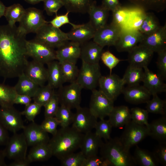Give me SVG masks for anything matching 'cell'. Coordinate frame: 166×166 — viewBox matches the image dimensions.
<instances>
[{"mask_svg": "<svg viewBox=\"0 0 166 166\" xmlns=\"http://www.w3.org/2000/svg\"><path fill=\"white\" fill-rule=\"evenodd\" d=\"M60 64L65 83H71L76 81L79 71L76 64L68 61Z\"/></svg>", "mask_w": 166, "mask_h": 166, "instance_id": "obj_42", "label": "cell"}, {"mask_svg": "<svg viewBox=\"0 0 166 166\" xmlns=\"http://www.w3.org/2000/svg\"><path fill=\"white\" fill-rule=\"evenodd\" d=\"M142 36L138 30L123 29L114 46L118 52H128L137 45Z\"/></svg>", "mask_w": 166, "mask_h": 166, "instance_id": "obj_17", "label": "cell"}, {"mask_svg": "<svg viewBox=\"0 0 166 166\" xmlns=\"http://www.w3.org/2000/svg\"><path fill=\"white\" fill-rule=\"evenodd\" d=\"M74 113L69 108L63 105H60L55 115V117L59 123L61 127L69 126L72 123Z\"/></svg>", "mask_w": 166, "mask_h": 166, "instance_id": "obj_44", "label": "cell"}, {"mask_svg": "<svg viewBox=\"0 0 166 166\" xmlns=\"http://www.w3.org/2000/svg\"><path fill=\"white\" fill-rule=\"evenodd\" d=\"M122 93L127 102L134 104L146 103L152 95L144 85L140 84L124 87Z\"/></svg>", "mask_w": 166, "mask_h": 166, "instance_id": "obj_21", "label": "cell"}, {"mask_svg": "<svg viewBox=\"0 0 166 166\" xmlns=\"http://www.w3.org/2000/svg\"><path fill=\"white\" fill-rule=\"evenodd\" d=\"M5 157L4 154L3 150H0V166H6L5 161Z\"/></svg>", "mask_w": 166, "mask_h": 166, "instance_id": "obj_62", "label": "cell"}, {"mask_svg": "<svg viewBox=\"0 0 166 166\" xmlns=\"http://www.w3.org/2000/svg\"><path fill=\"white\" fill-rule=\"evenodd\" d=\"M25 11L22 6L19 3L14 4L6 7L4 16L8 22V24L13 26L15 23L19 22Z\"/></svg>", "mask_w": 166, "mask_h": 166, "instance_id": "obj_38", "label": "cell"}, {"mask_svg": "<svg viewBox=\"0 0 166 166\" xmlns=\"http://www.w3.org/2000/svg\"><path fill=\"white\" fill-rule=\"evenodd\" d=\"M161 26L158 19L154 13L146 12L144 18L138 30L142 34H147L156 31Z\"/></svg>", "mask_w": 166, "mask_h": 166, "instance_id": "obj_37", "label": "cell"}, {"mask_svg": "<svg viewBox=\"0 0 166 166\" xmlns=\"http://www.w3.org/2000/svg\"><path fill=\"white\" fill-rule=\"evenodd\" d=\"M27 3L32 4L34 5L37 4L43 1V0H24Z\"/></svg>", "mask_w": 166, "mask_h": 166, "instance_id": "obj_64", "label": "cell"}, {"mask_svg": "<svg viewBox=\"0 0 166 166\" xmlns=\"http://www.w3.org/2000/svg\"><path fill=\"white\" fill-rule=\"evenodd\" d=\"M130 110L131 120L137 124L145 125L148 128V112L147 110L136 107Z\"/></svg>", "mask_w": 166, "mask_h": 166, "instance_id": "obj_47", "label": "cell"}, {"mask_svg": "<svg viewBox=\"0 0 166 166\" xmlns=\"http://www.w3.org/2000/svg\"><path fill=\"white\" fill-rule=\"evenodd\" d=\"M69 12L67 11L65 14L60 15H56L55 17L48 22L53 27L59 28L63 25L69 24L71 25L73 28L77 26L78 25L73 24L70 22L68 15Z\"/></svg>", "mask_w": 166, "mask_h": 166, "instance_id": "obj_55", "label": "cell"}, {"mask_svg": "<svg viewBox=\"0 0 166 166\" xmlns=\"http://www.w3.org/2000/svg\"><path fill=\"white\" fill-rule=\"evenodd\" d=\"M109 11L101 6H97L95 1L91 5L88 12L89 22L96 30L106 25Z\"/></svg>", "mask_w": 166, "mask_h": 166, "instance_id": "obj_28", "label": "cell"}, {"mask_svg": "<svg viewBox=\"0 0 166 166\" xmlns=\"http://www.w3.org/2000/svg\"><path fill=\"white\" fill-rule=\"evenodd\" d=\"M139 44L143 45L154 53H157L166 50V24L156 31L147 34H143Z\"/></svg>", "mask_w": 166, "mask_h": 166, "instance_id": "obj_15", "label": "cell"}, {"mask_svg": "<svg viewBox=\"0 0 166 166\" xmlns=\"http://www.w3.org/2000/svg\"><path fill=\"white\" fill-rule=\"evenodd\" d=\"M17 94L14 87H11L0 83V106H13Z\"/></svg>", "mask_w": 166, "mask_h": 166, "instance_id": "obj_39", "label": "cell"}, {"mask_svg": "<svg viewBox=\"0 0 166 166\" xmlns=\"http://www.w3.org/2000/svg\"><path fill=\"white\" fill-rule=\"evenodd\" d=\"M96 31L95 29L89 22L83 24L78 25L67 33L69 41L81 45L93 38Z\"/></svg>", "mask_w": 166, "mask_h": 166, "instance_id": "obj_22", "label": "cell"}, {"mask_svg": "<svg viewBox=\"0 0 166 166\" xmlns=\"http://www.w3.org/2000/svg\"><path fill=\"white\" fill-rule=\"evenodd\" d=\"M86 158L80 151L73 152L61 160L63 166H83Z\"/></svg>", "mask_w": 166, "mask_h": 166, "instance_id": "obj_48", "label": "cell"}, {"mask_svg": "<svg viewBox=\"0 0 166 166\" xmlns=\"http://www.w3.org/2000/svg\"><path fill=\"white\" fill-rule=\"evenodd\" d=\"M143 68L129 65L122 78L124 84L131 86L140 84L144 75Z\"/></svg>", "mask_w": 166, "mask_h": 166, "instance_id": "obj_33", "label": "cell"}, {"mask_svg": "<svg viewBox=\"0 0 166 166\" xmlns=\"http://www.w3.org/2000/svg\"><path fill=\"white\" fill-rule=\"evenodd\" d=\"M156 62L159 69L158 73L164 80L166 78V50L158 53Z\"/></svg>", "mask_w": 166, "mask_h": 166, "instance_id": "obj_56", "label": "cell"}, {"mask_svg": "<svg viewBox=\"0 0 166 166\" xmlns=\"http://www.w3.org/2000/svg\"><path fill=\"white\" fill-rule=\"evenodd\" d=\"M137 165L141 166H156L159 163L155 159L152 152L141 148L136 145L134 155Z\"/></svg>", "mask_w": 166, "mask_h": 166, "instance_id": "obj_34", "label": "cell"}, {"mask_svg": "<svg viewBox=\"0 0 166 166\" xmlns=\"http://www.w3.org/2000/svg\"><path fill=\"white\" fill-rule=\"evenodd\" d=\"M101 156L111 166H134L137 165L133 156L121 142L119 137L106 140L100 149Z\"/></svg>", "mask_w": 166, "mask_h": 166, "instance_id": "obj_3", "label": "cell"}, {"mask_svg": "<svg viewBox=\"0 0 166 166\" xmlns=\"http://www.w3.org/2000/svg\"><path fill=\"white\" fill-rule=\"evenodd\" d=\"M148 130L145 125L137 124L132 120L125 125L120 140L128 150L137 145L147 136Z\"/></svg>", "mask_w": 166, "mask_h": 166, "instance_id": "obj_6", "label": "cell"}, {"mask_svg": "<svg viewBox=\"0 0 166 166\" xmlns=\"http://www.w3.org/2000/svg\"><path fill=\"white\" fill-rule=\"evenodd\" d=\"M85 134L72 126L61 128L50 139L52 155L60 160L80 148Z\"/></svg>", "mask_w": 166, "mask_h": 166, "instance_id": "obj_2", "label": "cell"}, {"mask_svg": "<svg viewBox=\"0 0 166 166\" xmlns=\"http://www.w3.org/2000/svg\"><path fill=\"white\" fill-rule=\"evenodd\" d=\"M101 76L99 63L91 64L82 61L76 81L82 89L92 91L96 89Z\"/></svg>", "mask_w": 166, "mask_h": 166, "instance_id": "obj_5", "label": "cell"}, {"mask_svg": "<svg viewBox=\"0 0 166 166\" xmlns=\"http://www.w3.org/2000/svg\"><path fill=\"white\" fill-rule=\"evenodd\" d=\"M22 115L13 106L0 108V123L6 129L13 133L22 129L25 126Z\"/></svg>", "mask_w": 166, "mask_h": 166, "instance_id": "obj_13", "label": "cell"}, {"mask_svg": "<svg viewBox=\"0 0 166 166\" xmlns=\"http://www.w3.org/2000/svg\"><path fill=\"white\" fill-rule=\"evenodd\" d=\"M30 163L28 160L27 158L25 159L14 160L10 163L9 166H28Z\"/></svg>", "mask_w": 166, "mask_h": 166, "instance_id": "obj_61", "label": "cell"}, {"mask_svg": "<svg viewBox=\"0 0 166 166\" xmlns=\"http://www.w3.org/2000/svg\"><path fill=\"white\" fill-rule=\"evenodd\" d=\"M80 58L82 61L91 64L99 63L103 47L93 41L81 45Z\"/></svg>", "mask_w": 166, "mask_h": 166, "instance_id": "obj_24", "label": "cell"}, {"mask_svg": "<svg viewBox=\"0 0 166 166\" xmlns=\"http://www.w3.org/2000/svg\"><path fill=\"white\" fill-rule=\"evenodd\" d=\"M101 59L104 64L109 69L110 74H111L112 69L120 61L124 60L119 59L108 50L102 52Z\"/></svg>", "mask_w": 166, "mask_h": 166, "instance_id": "obj_51", "label": "cell"}, {"mask_svg": "<svg viewBox=\"0 0 166 166\" xmlns=\"http://www.w3.org/2000/svg\"><path fill=\"white\" fill-rule=\"evenodd\" d=\"M82 89L76 81L60 87L57 92L59 104L71 109H77L80 106Z\"/></svg>", "mask_w": 166, "mask_h": 166, "instance_id": "obj_11", "label": "cell"}, {"mask_svg": "<svg viewBox=\"0 0 166 166\" xmlns=\"http://www.w3.org/2000/svg\"><path fill=\"white\" fill-rule=\"evenodd\" d=\"M107 161L101 156L97 155L92 156L86 158L83 166H109Z\"/></svg>", "mask_w": 166, "mask_h": 166, "instance_id": "obj_57", "label": "cell"}, {"mask_svg": "<svg viewBox=\"0 0 166 166\" xmlns=\"http://www.w3.org/2000/svg\"><path fill=\"white\" fill-rule=\"evenodd\" d=\"M144 75L142 82L144 86L152 95L165 92L166 85L159 74H156L150 70L148 66L143 68Z\"/></svg>", "mask_w": 166, "mask_h": 166, "instance_id": "obj_23", "label": "cell"}, {"mask_svg": "<svg viewBox=\"0 0 166 166\" xmlns=\"http://www.w3.org/2000/svg\"><path fill=\"white\" fill-rule=\"evenodd\" d=\"M24 73L39 86L44 85L47 81V69L44 65L34 60L28 61Z\"/></svg>", "mask_w": 166, "mask_h": 166, "instance_id": "obj_25", "label": "cell"}, {"mask_svg": "<svg viewBox=\"0 0 166 166\" xmlns=\"http://www.w3.org/2000/svg\"><path fill=\"white\" fill-rule=\"evenodd\" d=\"M54 89L47 84L40 86L33 97L34 102L42 106L49 101L55 92Z\"/></svg>", "mask_w": 166, "mask_h": 166, "instance_id": "obj_41", "label": "cell"}, {"mask_svg": "<svg viewBox=\"0 0 166 166\" xmlns=\"http://www.w3.org/2000/svg\"><path fill=\"white\" fill-rule=\"evenodd\" d=\"M9 138L7 130L0 122V146L5 145Z\"/></svg>", "mask_w": 166, "mask_h": 166, "instance_id": "obj_60", "label": "cell"}, {"mask_svg": "<svg viewBox=\"0 0 166 166\" xmlns=\"http://www.w3.org/2000/svg\"><path fill=\"white\" fill-rule=\"evenodd\" d=\"M154 156L159 164L166 165V141L159 142L152 152Z\"/></svg>", "mask_w": 166, "mask_h": 166, "instance_id": "obj_52", "label": "cell"}, {"mask_svg": "<svg viewBox=\"0 0 166 166\" xmlns=\"http://www.w3.org/2000/svg\"><path fill=\"white\" fill-rule=\"evenodd\" d=\"M67 11L82 14L88 13L94 0H60Z\"/></svg>", "mask_w": 166, "mask_h": 166, "instance_id": "obj_36", "label": "cell"}, {"mask_svg": "<svg viewBox=\"0 0 166 166\" xmlns=\"http://www.w3.org/2000/svg\"><path fill=\"white\" fill-rule=\"evenodd\" d=\"M36 34L35 40L53 49L57 48L69 41L67 33L49 22L41 27Z\"/></svg>", "mask_w": 166, "mask_h": 166, "instance_id": "obj_4", "label": "cell"}, {"mask_svg": "<svg viewBox=\"0 0 166 166\" xmlns=\"http://www.w3.org/2000/svg\"><path fill=\"white\" fill-rule=\"evenodd\" d=\"M92 91L89 108L97 118L104 119L114 107V101L99 90L95 89Z\"/></svg>", "mask_w": 166, "mask_h": 166, "instance_id": "obj_10", "label": "cell"}, {"mask_svg": "<svg viewBox=\"0 0 166 166\" xmlns=\"http://www.w3.org/2000/svg\"><path fill=\"white\" fill-rule=\"evenodd\" d=\"M103 142L95 132L90 131L85 134L80 148L86 158L97 155Z\"/></svg>", "mask_w": 166, "mask_h": 166, "instance_id": "obj_26", "label": "cell"}, {"mask_svg": "<svg viewBox=\"0 0 166 166\" xmlns=\"http://www.w3.org/2000/svg\"><path fill=\"white\" fill-rule=\"evenodd\" d=\"M26 47L28 56L44 65L56 60L54 49L34 39L27 40Z\"/></svg>", "mask_w": 166, "mask_h": 166, "instance_id": "obj_8", "label": "cell"}, {"mask_svg": "<svg viewBox=\"0 0 166 166\" xmlns=\"http://www.w3.org/2000/svg\"><path fill=\"white\" fill-rule=\"evenodd\" d=\"M44 7L47 14L49 16L57 14L58 10L63 5L60 0H43Z\"/></svg>", "mask_w": 166, "mask_h": 166, "instance_id": "obj_54", "label": "cell"}, {"mask_svg": "<svg viewBox=\"0 0 166 166\" xmlns=\"http://www.w3.org/2000/svg\"><path fill=\"white\" fill-rule=\"evenodd\" d=\"M123 29L111 23L96 30L93 41L104 48L114 46Z\"/></svg>", "mask_w": 166, "mask_h": 166, "instance_id": "obj_16", "label": "cell"}, {"mask_svg": "<svg viewBox=\"0 0 166 166\" xmlns=\"http://www.w3.org/2000/svg\"><path fill=\"white\" fill-rule=\"evenodd\" d=\"M146 12L139 8L138 10H131L129 19L125 29L138 30L144 18Z\"/></svg>", "mask_w": 166, "mask_h": 166, "instance_id": "obj_46", "label": "cell"}, {"mask_svg": "<svg viewBox=\"0 0 166 166\" xmlns=\"http://www.w3.org/2000/svg\"><path fill=\"white\" fill-rule=\"evenodd\" d=\"M138 8L145 12L152 10L159 13L166 8V0H128Z\"/></svg>", "mask_w": 166, "mask_h": 166, "instance_id": "obj_35", "label": "cell"}, {"mask_svg": "<svg viewBox=\"0 0 166 166\" xmlns=\"http://www.w3.org/2000/svg\"><path fill=\"white\" fill-rule=\"evenodd\" d=\"M26 35L15 25L0 26V76L5 79L24 73L28 62Z\"/></svg>", "mask_w": 166, "mask_h": 166, "instance_id": "obj_1", "label": "cell"}, {"mask_svg": "<svg viewBox=\"0 0 166 166\" xmlns=\"http://www.w3.org/2000/svg\"><path fill=\"white\" fill-rule=\"evenodd\" d=\"M48 84L52 88H59L65 83L60 64L57 61L53 60L47 64Z\"/></svg>", "mask_w": 166, "mask_h": 166, "instance_id": "obj_29", "label": "cell"}, {"mask_svg": "<svg viewBox=\"0 0 166 166\" xmlns=\"http://www.w3.org/2000/svg\"><path fill=\"white\" fill-rule=\"evenodd\" d=\"M69 41L57 48L55 51L56 60L60 63L68 61L76 64L80 58V45L76 42Z\"/></svg>", "mask_w": 166, "mask_h": 166, "instance_id": "obj_20", "label": "cell"}, {"mask_svg": "<svg viewBox=\"0 0 166 166\" xmlns=\"http://www.w3.org/2000/svg\"><path fill=\"white\" fill-rule=\"evenodd\" d=\"M124 85L122 78L115 74L101 76L98 83L99 90L113 101L122 93Z\"/></svg>", "mask_w": 166, "mask_h": 166, "instance_id": "obj_12", "label": "cell"}, {"mask_svg": "<svg viewBox=\"0 0 166 166\" xmlns=\"http://www.w3.org/2000/svg\"><path fill=\"white\" fill-rule=\"evenodd\" d=\"M152 96V98L146 103L147 110L148 113L166 115V101L160 98L157 94Z\"/></svg>", "mask_w": 166, "mask_h": 166, "instance_id": "obj_43", "label": "cell"}, {"mask_svg": "<svg viewBox=\"0 0 166 166\" xmlns=\"http://www.w3.org/2000/svg\"><path fill=\"white\" fill-rule=\"evenodd\" d=\"M40 125L45 131L53 136L57 132L59 123L55 117H50L45 118Z\"/></svg>", "mask_w": 166, "mask_h": 166, "instance_id": "obj_53", "label": "cell"}, {"mask_svg": "<svg viewBox=\"0 0 166 166\" xmlns=\"http://www.w3.org/2000/svg\"><path fill=\"white\" fill-rule=\"evenodd\" d=\"M131 10L126 7L120 6L113 13L112 24L122 29L126 28L129 19Z\"/></svg>", "mask_w": 166, "mask_h": 166, "instance_id": "obj_40", "label": "cell"}, {"mask_svg": "<svg viewBox=\"0 0 166 166\" xmlns=\"http://www.w3.org/2000/svg\"><path fill=\"white\" fill-rule=\"evenodd\" d=\"M22 130L28 146L32 147L48 144L50 138L48 133L43 129L40 125L34 121L25 126Z\"/></svg>", "mask_w": 166, "mask_h": 166, "instance_id": "obj_18", "label": "cell"}, {"mask_svg": "<svg viewBox=\"0 0 166 166\" xmlns=\"http://www.w3.org/2000/svg\"><path fill=\"white\" fill-rule=\"evenodd\" d=\"M148 136L159 142L166 141V117H161L149 123Z\"/></svg>", "mask_w": 166, "mask_h": 166, "instance_id": "obj_31", "label": "cell"}, {"mask_svg": "<svg viewBox=\"0 0 166 166\" xmlns=\"http://www.w3.org/2000/svg\"><path fill=\"white\" fill-rule=\"evenodd\" d=\"M58 97L55 92L51 98L44 106L45 118L54 117L59 108Z\"/></svg>", "mask_w": 166, "mask_h": 166, "instance_id": "obj_49", "label": "cell"}, {"mask_svg": "<svg viewBox=\"0 0 166 166\" xmlns=\"http://www.w3.org/2000/svg\"><path fill=\"white\" fill-rule=\"evenodd\" d=\"M113 127L108 120L100 119L95 126V133L99 137L106 140H109Z\"/></svg>", "mask_w": 166, "mask_h": 166, "instance_id": "obj_45", "label": "cell"}, {"mask_svg": "<svg viewBox=\"0 0 166 166\" xmlns=\"http://www.w3.org/2000/svg\"><path fill=\"white\" fill-rule=\"evenodd\" d=\"M101 6L108 11L112 12L121 6L119 0H102Z\"/></svg>", "mask_w": 166, "mask_h": 166, "instance_id": "obj_58", "label": "cell"}, {"mask_svg": "<svg viewBox=\"0 0 166 166\" xmlns=\"http://www.w3.org/2000/svg\"><path fill=\"white\" fill-rule=\"evenodd\" d=\"M108 117L113 127L121 128L131 120L130 110L125 105L114 107Z\"/></svg>", "mask_w": 166, "mask_h": 166, "instance_id": "obj_27", "label": "cell"}, {"mask_svg": "<svg viewBox=\"0 0 166 166\" xmlns=\"http://www.w3.org/2000/svg\"><path fill=\"white\" fill-rule=\"evenodd\" d=\"M18 78V82L14 86L17 94L27 95L32 98L40 86L24 73Z\"/></svg>", "mask_w": 166, "mask_h": 166, "instance_id": "obj_30", "label": "cell"}, {"mask_svg": "<svg viewBox=\"0 0 166 166\" xmlns=\"http://www.w3.org/2000/svg\"><path fill=\"white\" fill-rule=\"evenodd\" d=\"M129 65L143 68L148 66L154 52L146 47L139 44L128 52Z\"/></svg>", "mask_w": 166, "mask_h": 166, "instance_id": "obj_19", "label": "cell"}, {"mask_svg": "<svg viewBox=\"0 0 166 166\" xmlns=\"http://www.w3.org/2000/svg\"><path fill=\"white\" fill-rule=\"evenodd\" d=\"M52 156L51 149L48 144L32 147L26 158L30 163L35 162L46 161Z\"/></svg>", "mask_w": 166, "mask_h": 166, "instance_id": "obj_32", "label": "cell"}, {"mask_svg": "<svg viewBox=\"0 0 166 166\" xmlns=\"http://www.w3.org/2000/svg\"><path fill=\"white\" fill-rule=\"evenodd\" d=\"M48 22L45 20L41 10L34 7H30L25 9L18 27L26 35L30 33H36Z\"/></svg>", "mask_w": 166, "mask_h": 166, "instance_id": "obj_7", "label": "cell"}, {"mask_svg": "<svg viewBox=\"0 0 166 166\" xmlns=\"http://www.w3.org/2000/svg\"><path fill=\"white\" fill-rule=\"evenodd\" d=\"M76 109L72 126L84 134L94 128L97 118L92 113L89 108L80 106Z\"/></svg>", "mask_w": 166, "mask_h": 166, "instance_id": "obj_14", "label": "cell"}, {"mask_svg": "<svg viewBox=\"0 0 166 166\" xmlns=\"http://www.w3.org/2000/svg\"><path fill=\"white\" fill-rule=\"evenodd\" d=\"M28 144L22 132L14 133L3 150L5 157L13 160L26 158Z\"/></svg>", "mask_w": 166, "mask_h": 166, "instance_id": "obj_9", "label": "cell"}, {"mask_svg": "<svg viewBox=\"0 0 166 166\" xmlns=\"http://www.w3.org/2000/svg\"><path fill=\"white\" fill-rule=\"evenodd\" d=\"M31 100V97L27 95L17 94L15 98L14 103L26 106L30 104Z\"/></svg>", "mask_w": 166, "mask_h": 166, "instance_id": "obj_59", "label": "cell"}, {"mask_svg": "<svg viewBox=\"0 0 166 166\" xmlns=\"http://www.w3.org/2000/svg\"><path fill=\"white\" fill-rule=\"evenodd\" d=\"M42 106L34 102L25 106L24 110L21 112L27 119L30 122L34 121V120L40 112Z\"/></svg>", "mask_w": 166, "mask_h": 166, "instance_id": "obj_50", "label": "cell"}, {"mask_svg": "<svg viewBox=\"0 0 166 166\" xmlns=\"http://www.w3.org/2000/svg\"><path fill=\"white\" fill-rule=\"evenodd\" d=\"M6 8L3 3L0 1V18L4 16Z\"/></svg>", "mask_w": 166, "mask_h": 166, "instance_id": "obj_63", "label": "cell"}]
</instances>
